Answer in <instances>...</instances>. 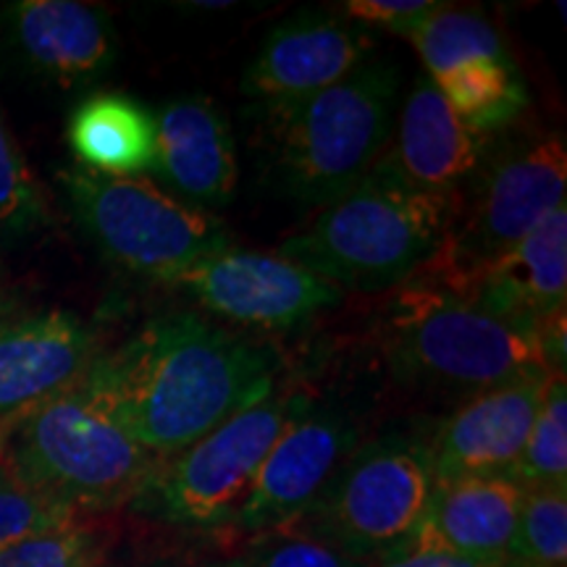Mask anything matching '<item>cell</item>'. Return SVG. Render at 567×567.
I'll use <instances>...</instances> for the list:
<instances>
[{"mask_svg":"<svg viewBox=\"0 0 567 567\" xmlns=\"http://www.w3.org/2000/svg\"><path fill=\"white\" fill-rule=\"evenodd\" d=\"M373 567H486V565L471 563V559L450 555V551L423 547V544L410 542L405 547L389 551V555L375 559Z\"/></svg>","mask_w":567,"mask_h":567,"instance_id":"cell-30","label":"cell"},{"mask_svg":"<svg viewBox=\"0 0 567 567\" xmlns=\"http://www.w3.org/2000/svg\"><path fill=\"white\" fill-rule=\"evenodd\" d=\"M434 488L429 439L384 434L358 444L321 499L292 528L375 563L413 542Z\"/></svg>","mask_w":567,"mask_h":567,"instance_id":"cell-8","label":"cell"},{"mask_svg":"<svg viewBox=\"0 0 567 567\" xmlns=\"http://www.w3.org/2000/svg\"><path fill=\"white\" fill-rule=\"evenodd\" d=\"M103 542L87 523L27 536L0 549V567H101Z\"/></svg>","mask_w":567,"mask_h":567,"instance_id":"cell-26","label":"cell"},{"mask_svg":"<svg viewBox=\"0 0 567 567\" xmlns=\"http://www.w3.org/2000/svg\"><path fill=\"white\" fill-rule=\"evenodd\" d=\"M358 444L350 413L302 396L260 465L234 528L252 538L292 528L321 499Z\"/></svg>","mask_w":567,"mask_h":567,"instance_id":"cell-11","label":"cell"},{"mask_svg":"<svg viewBox=\"0 0 567 567\" xmlns=\"http://www.w3.org/2000/svg\"><path fill=\"white\" fill-rule=\"evenodd\" d=\"M410 42L421 55L425 76L439 80L446 71L478 59L509 55L496 27L476 9H455L439 3L421 24L410 32Z\"/></svg>","mask_w":567,"mask_h":567,"instance_id":"cell-22","label":"cell"},{"mask_svg":"<svg viewBox=\"0 0 567 567\" xmlns=\"http://www.w3.org/2000/svg\"><path fill=\"white\" fill-rule=\"evenodd\" d=\"M300 402L302 394L274 389L179 455L161 460L132 499V513L176 528L234 526L260 465Z\"/></svg>","mask_w":567,"mask_h":567,"instance_id":"cell-9","label":"cell"},{"mask_svg":"<svg viewBox=\"0 0 567 567\" xmlns=\"http://www.w3.org/2000/svg\"><path fill=\"white\" fill-rule=\"evenodd\" d=\"M59 184L90 243L134 276L166 284L231 245L213 213L179 200L147 176H109L74 166L63 168Z\"/></svg>","mask_w":567,"mask_h":567,"instance_id":"cell-7","label":"cell"},{"mask_svg":"<svg viewBox=\"0 0 567 567\" xmlns=\"http://www.w3.org/2000/svg\"><path fill=\"white\" fill-rule=\"evenodd\" d=\"M101 352L95 326L71 310L0 318V421L80 384Z\"/></svg>","mask_w":567,"mask_h":567,"instance_id":"cell-13","label":"cell"},{"mask_svg":"<svg viewBox=\"0 0 567 567\" xmlns=\"http://www.w3.org/2000/svg\"><path fill=\"white\" fill-rule=\"evenodd\" d=\"M392 145L386 147V168L421 193L455 197L465 193L478 174L492 137L473 132L431 76H421L396 113Z\"/></svg>","mask_w":567,"mask_h":567,"instance_id":"cell-16","label":"cell"},{"mask_svg":"<svg viewBox=\"0 0 567 567\" xmlns=\"http://www.w3.org/2000/svg\"><path fill=\"white\" fill-rule=\"evenodd\" d=\"M368 48L371 38L352 19L300 11L268 32L239 90L255 111L295 105L352 74L368 61Z\"/></svg>","mask_w":567,"mask_h":567,"instance_id":"cell-12","label":"cell"},{"mask_svg":"<svg viewBox=\"0 0 567 567\" xmlns=\"http://www.w3.org/2000/svg\"><path fill=\"white\" fill-rule=\"evenodd\" d=\"M6 34L32 74L59 87L97 82L118 59L111 13L76 0H19L3 9Z\"/></svg>","mask_w":567,"mask_h":567,"instance_id":"cell-14","label":"cell"},{"mask_svg":"<svg viewBox=\"0 0 567 567\" xmlns=\"http://www.w3.org/2000/svg\"><path fill=\"white\" fill-rule=\"evenodd\" d=\"M161 187L200 210H218L237 189V151L229 118L203 95L168 101L155 113Z\"/></svg>","mask_w":567,"mask_h":567,"instance_id":"cell-18","label":"cell"},{"mask_svg":"<svg viewBox=\"0 0 567 567\" xmlns=\"http://www.w3.org/2000/svg\"><path fill=\"white\" fill-rule=\"evenodd\" d=\"M279 358L193 310L147 321L80 379L84 394L158 460L200 442L276 389Z\"/></svg>","mask_w":567,"mask_h":567,"instance_id":"cell-1","label":"cell"},{"mask_svg":"<svg viewBox=\"0 0 567 567\" xmlns=\"http://www.w3.org/2000/svg\"><path fill=\"white\" fill-rule=\"evenodd\" d=\"M444 101L473 132L494 134L513 126L528 109V90L509 55L478 59L434 80Z\"/></svg>","mask_w":567,"mask_h":567,"instance_id":"cell-21","label":"cell"},{"mask_svg":"<svg viewBox=\"0 0 567 567\" xmlns=\"http://www.w3.org/2000/svg\"><path fill=\"white\" fill-rule=\"evenodd\" d=\"M547 379L530 375L467 396L431 439L436 481L507 476L534 429Z\"/></svg>","mask_w":567,"mask_h":567,"instance_id":"cell-15","label":"cell"},{"mask_svg":"<svg viewBox=\"0 0 567 567\" xmlns=\"http://www.w3.org/2000/svg\"><path fill=\"white\" fill-rule=\"evenodd\" d=\"M11 313V308H9V302H6V297L0 295V318H6Z\"/></svg>","mask_w":567,"mask_h":567,"instance_id":"cell-31","label":"cell"},{"mask_svg":"<svg viewBox=\"0 0 567 567\" xmlns=\"http://www.w3.org/2000/svg\"><path fill=\"white\" fill-rule=\"evenodd\" d=\"M224 567H226V565H224Z\"/></svg>","mask_w":567,"mask_h":567,"instance_id":"cell-32","label":"cell"},{"mask_svg":"<svg viewBox=\"0 0 567 567\" xmlns=\"http://www.w3.org/2000/svg\"><path fill=\"white\" fill-rule=\"evenodd\" d=\"M436 9L434 0H347L344 17L410 38V32Z\"/></svg>","mask_w":567,"mask_h":567,"instance_id":"cell-29","label":"cell"},{"mask_svg":"<svg viewBox=\"0 0 567 567\" xmlns=\"http://www.w3.org/2000/svg\"><path fill=\"white\" fill-rule=\"evenodd\" d=\"M396 101V66L365 61L308 101L258 111L276 189L302 210H321L350 193L384 158Z\"/></svg>","mask_w":567,"mask_h":567,"instance_id":"cell-3","label":"cell"},{"mask_svg":"<svg viewBox=\"0 0 567 567\" xmlns=\"http://www.w3.org/2000/svg\"><path fill=\"white\" fill-rule=\"evenodd\" d=\"M384 352L402 384L460 396L551 373L538 337L425 276L408 281L386 310Z\"/></svg>","mask_w":567,"mask_h":567,"instance_id":"cell-5","label":"cell"},{"mask_svg":"<svg viewBox=\"0 0 567 567\" xmlns=\"http://www.w3.org/2000/svg\"><path fill=\"white\" fill-rule=\"evenodd\" d=\"M502 567H567V488H530Z\"/></svg>","mask_w":567,"mask_h":567,"instance_id":"cell-24","label":"cell"},{"mask_svg":"<svg viewBox=\"0 0 567 567\" xmlns=\"http://www.w3.org/2000/svg\"><path fill=\"white\" fill-rule=\"evenodd\" d=\"M226 567H373V563L347 555L305 530L284 528L255 536L250 547Z\"/></svg>","mask_w":567,"mask_h":567,"instance_id":"cell-27","label":"cell"},{"mask_svg":"<svg viewBox=\"0 0 567 567\" xmlns=\"http://www.w3.org/2000/svg\"><path fill=\"white\" fill-rule=\"evenodd\" d=\"M509 481L526 488H567V389L565 373H549L544 400Z\"/></svg>","mask_w":567,"mask_h":567,"instance_id":"cell-23","label":"cell"},{"mask_svg":"<svg viewBox=\"0 0 567 567\" xmlns=\"http://www.w3.org/2000/svg\"><path fill=\"white\" fill-rule=\"evenodd\" d=\"M226 321L264 331H289L342 302L344 292L331 281L284 258L239 247L197 260L166 281Z\"/></svg>","mask_w":567,"mask_h":567,"instance_id":"cell-10","label":"cell"},{"mask_svg":"<svg viewBox=\"0 0 567 567\" xmlns=\"http://www.w3.org/2000/svg\"><path fill=\"white\" fill-rule=\"evenodd\" d=\"M45 224V195L0 111V237H27Z\"/></svg>","mask_w":567,"mask_h":567,"instance_id":"cell-25","label":"cell"},{"mask_svg":"<svg viewBox=\"0 0 567 567\" xmlns=\"http://www.w3.org/2000/svg\"><path fill=\"white\" fill-rule=\"evenodd\" d=\"M158 465L76 384L0 421V467L76 515L130 507Z\"/></svg>","mask_w":567,"mask_h":567,"instance_id":"cell-4","label":"cell"},{"mask_svg":"<svg viewBox=\"0 0 567 567\" xmlns=\"http://www.w3.org/2000/svg\"><path fill=\"white\" fill-rule=\"evenodd\" d=\"M455 292L517 331L542 334L567 310V205H557L513 250Z\"/></svg>","mask_w":567,"mask_h":567,"instance_id":"cell-17","label":"cell"},{"mask_svg":"<svg viewBox=\"0 0 567 567\" xmlns=\"http://www.w3.org/2000/svg\"><path fill=\"white\" fill-rule=\"evenodd\" d=\"M76 166L109 176H145L158 161L155 113L124 92H95L66 126Z\"/></svg>","mask_w":567,"mask_h":567,"instance_id":"cell-20","label":"cell"},{"mask_svg":"<svg viewBox=\"0 0 567 567\" xmlns=\"http://www.w3.org/2000/svg\"><path fill=\"white\" fill-rule=\"evenodd\" d=\"M457 203L410 187L379 161L350 193L318 210L310 226L284 239L279 255L342 292H386L434 264L450 239Z\"/></svg>","mask_w":567,"mask_h":567,"instance_id":"cell-2","label":"cell"},{"mask_svg":"<svg viewBox=\"0 0 567 567\" xmlns=\"http://www.w3.org/2000/svg\"><path fill=\"white\" fill-rule=\"evenodd\" d=\"M526 488L507 476L436 481L415 544L486 567H502L513 547Z\"/></svg>","mask_w":567,"mask_h":567,"instance_id":"cell-19","label":"cell"},{"mask_svg":"<svg viewBox=\"0 0 567 567\" xmlns=\"http://www.w3.org/2000/svg\"><path fill=\"white\" fill-rule=\"evenodd\" d=\"M74 520H80V515L32 492L6 467H0V549L42 530L69 526Z\"/></svg>","mask_w":567,"mask_h":567,"instance_id":"cell-28","label":"cell"},{"mask_svg":"<svg viewBox=\"0 0 567 567\" xmlns=\"http://www.w3.org/2000/svg\"><path fill=\"white\" fill-rule=\"evenodd\" d=\"M563 134L530 132L492 140L478 174L460 195L450 239L421 276L463 289L565 203Z\"/></svg>","mask_w":567,"mask_h":567,"instance_id":"cell-6","label":"cell"}]
</instances>
